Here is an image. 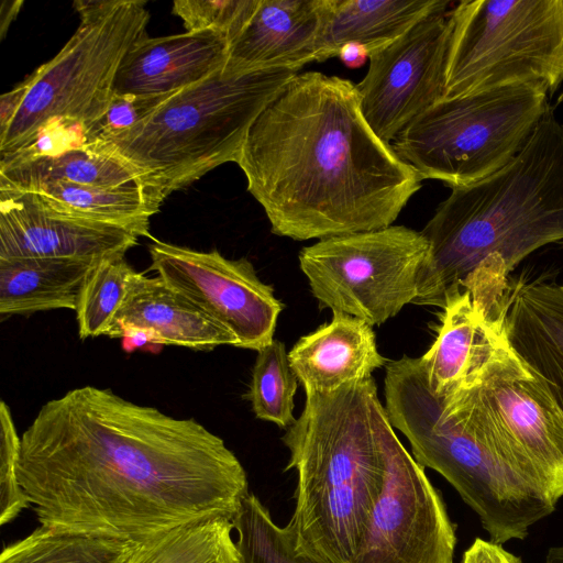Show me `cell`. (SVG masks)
Returning <instances> with one entry per match:
<instances>
[{
	"label": "cell",
	"instance_id": "obj_1",
	"mask_svg": "<svg viewBox=\"0 0 563 563\" xmlns=\"http://www.w3.org/2000/svg\"><path fill=\"white\" fill-rule=\"evenodd\" d=\"M20 483L41 525L142 541L238 514L247 476L224 441L109 388L45 402L21 434Z\"/></svg>",
	"mask_w": 563,
	"mask_h": 563
},
{
	"label": "cell",
	"instance_id": "obj_2",
	"mask_svg": "<svg viewBox=\"0 0 563 563\" xmlns=\"http://www.w3.org/2000/svg\"><path fill=\"white\" fill-rule=\"evenodd\" d=\"M282 440L297 473V551L319 563H453L455 526L373 377L307 395Z\"/></svg>",
	"mask_w": 563,
	"mask_h": 563
},
{
	"label": "cell",
	"instance_id": "obj_3",
	"mask_svg": "<svg viewBox=\"0 0 563 563\" xmlns=\"http://www.w3.org/2000/svg\"><path fill=\"white\" fill-rule=\"evenodd\" d=\"M236 164L272 232L296 241L393 225L422 183L369 126L356 85L319 71L265 107Z\"/></svg>",
	"mask_w": 563,
	"mask_h": 563
},
{
	"label": "cell",
	"instance_id": "obj_4",
	"mask_svg": "<svg viewBox=\"0 0 563 563\" xmlns=\"http://www.w3.org/2000/svg\"><path fill=\"white\" fill-rule=\"evenodd\" d=\"M421 233L429 252L415 303L441 308L461 288L505 298L507 277L523 258L563 244V123L554 108L507 165L452 189Z\"/></svg>",
	"mask_w": 563,
	"mask_h": 563
},
{
	"label": "cell",
	"instance_id": "obj_5",
	"mask_svg": "<svg viewBox=\"0 0 563 563\" xmlns=\"http://www.w3.org/2000/svg\"><path fill=\"white\" fill-rule=\"evenodd\" d=\"M385 410L412 456L441 474L478 515L490 541L525 539L555 510L531 462L477 412L464 391L435 397L419 357L386 364Z\"/></svg>",
	"mask_w": 563,
	"mask_h": 563
},
{
	"label": "cell",
	"instance_id": "obj_6",
	"mask_svg": "<svg viewBox=\"0 0 563 563\" xmlns=\"http://www.w3.org/2000/svg\"><path fill=\"white\" fill-rule=\"evenodd\" d=\"M297 74L232 73L223 67L172 95L131 130L93 142L137 172L148 199L159 209L173 191L222 164L236 163L255 119Z\"/></svg>",
	"mask_w": 563,
	"mask_h": 563
},
{
	"label": "cell",
	"instance_id": "obj_7",
	"mask_svg": "<svg viewBox=\"0 0 563 563\" xmlns=\"http://www.w3.org/2000/svg\"><path fill=\"white\" fill-rule=\"evenodd\" d=\"M542 82L441 99L390 143L420 179L451 189L472 186L507 165L550 107Z\"/></svg>",
	"mask_w": 563,
	"mask_h": 563
},
{
	"label": "cell",
	"instance_id": "obj_8",
	"mask_svg": "<svg viewBox=\"0 0 563 563\" xmlns=\"http://www.w3.org/2000/svg\"><path fill=\"white\" fill-rule=\"evenodd\" d=\"M142 0H77L80 24L64 47L29 78L25 98L4 132L0 156L25 146L46 123L70 119L88 130L109 107L122 58L145 35Z\"/></svg>",
	"mask_w": 563,
	"mask_h": 563
},
{
	"label": "cell",
	"instance_id": "obj_9",
	"mask_svg": "<svg viewBox=\"0 0 563 563\" xmlns=\"http://www.w3.org/2000/svg\"><path fill=\"white\" fill-rule=\"evenodd\" d=\"M442 99L563 82V0H464L448 11Z\"/></svg>",
	"mask_w": 563,
	"mask_h": 563
},
{
	"label": "cell",
	"instance_id": "obj_10",
	"mask_svg": "<svg viewBox=\"0 0 563 563\" xmlns=\"http://www.w3.org/2000/svg\"><path fill=\"white\" fill-rule=\"evenodd\" d=\"M429 244L405 225L332 236L303 247L301 272L319 307L379 325L418 298Z\"/></svg>",
	"mask_w": 563,
	"mask_h": 563
},
{
	"label": "cell",
	"instance_id": "obj_11",
	"mask_svg": "<svg viewBox=\"0 0 563 563\" xmlns=\"http://www.w3.org/2000/svg\"><path fill=\"white\" fill-rule=\"evenodd\" d=\"M152 264L167 285L231 331L241 349L260 351L274 341L283 303L246 258L200 252L153 239Z\"/></svg>",
	"mask_w": 563,
	"mask_h": 563
},
{
	"label": "cell",
	"instance_id": "obj_12",
	"mask_svg": "<svg viewBox=\"0 0 563 563\" xmlns=\"http://www.w3.org/2000/svg\"><path fill=\"white\" fill-rule=\"evenodd\" d=\"M449 36L448 11L438 12L369 55L356 89L365 120L385 143L443 98Z\"/></svg>",
	"mask_w": 563,
	"mask_h": 563
},
{
	"label": "cell",
	"instance_id": "obj_13",
	"mask_svg": "<svg viewBox=\"0 0 563 563\" xmlns=\"http://www.w3.org/2000/svg\"><path fill=\"white\" fill-rule=\"evenodd\" d=\"M464 390L485 421L531 462L558 501L563 496V411L545 382L515 352Z\"/></svg>",
	"mask_w": 563,
	"mask_h": 563
},
{
	"label": "cell",
	"instance_id": "obj_14",
	"mask_svg": "<svg viewBox=\"0 0 563 563\" xmlns=\"http://www.w3.org/2000/svg\"><path fill=\"white\" fill-rule=\"evenodd\" d=\"M137 235L56 212L29 191L0 189V258H68L99 263L124 256Z\"/></svg>",
	"mask_w": 563,
	"mask_h": 563
},
{
	"label": "cell",
	"instance_id": "obj_15",
	"mask_svg": "<svg viewBox=\"0 0 563 563\" xmlns=\"http://www.w3.org/2000/svg\"><path fill=\"white\" fill-rule=\"evenodd\" d=\"M438 335L420 362L431 393L450 397L481 382L488 367L515 354L504 313L487 310L465 289L450 292Z\"/></svg>",
	"mask_w": 563,
	"mask_h": 563
},
{
	"label": "cell",
	"instance_id": "obj_16",
	"mask_svg": "<svg viewBox=\"0 0 563 563\" xmlns=\"http://www.w3.org/2000/svg\"><path fill=\"white\" fill-rule=\"evenodd\" d=\"M327 11L328 0H257L247 22L229 44L224 69L298 71L316 62Z\"/></svg>",
	"mask_w": 563,
	"mask_h": 563
},
{
	"label": "cell",
	"instance_id": "obj_17",
	"mask_svg": "<svg viewBox=\"0 0 563 563\" xmlns=\"http://www.w3.org/2000/svg\"><path fill=\"white\" fill-rule=\"evenodd\" d=\"M110 338L143 335L146 340L209 351L238 346L234 334L209 317L161 277L137 273L106 334Z\"/></svg>",
	"mask_w": 563,
	"mask_h": 563
},
{
	"label": "cell",
	"instance_id": "obj_18",
	"mask_svg": "<svg viewBox=\"0 0 563 563\" xmlns=\"http://www.w3.org/2000/svg\"><path fill=\"white\" fill-rule=\"evenodd\" d=\"M229 41L214 31L185 32L135 41L121 60L114 93L166 95L222 69Z\"/></svg>",
	"mask_w": 563,
	"mask_h": 563
},
{
	"label": "cell",
	"instance_id": "obj_19",
	"mask_svg": "<svg viewBox=\"0 0 563 563\" xmlns=\"http://www.w3.org/2000/svg\"><path fill=\"white\" fill-rule=\"evenodd\" d=\"M288 358L306 396L371 378L387 362L377 350L373 327L341 312H333L330 322L301 336Z\"/></svg>",
	"mask_w": 563,
	"mask_h": 563
},
{
	"label": "cell",
	"instance_id": "obj_20",
	"mask_svg": "<svg viewBox=\"0 0 563 563\" xmlns=\"http://www.w3.org/2000/svg\"><path fill=\"white\" fill-rule=\"evenodd\" d=\"M505 323L512 349L563 411V286L545 277L509 284Z\"/></svg>",
	"mask_w": 563,
	"mask_h": 563
},
{
	"label": "cell",
	"instance_id": "obj_21",
	"mask_svg": "<svg viewBox=\"0 0 563 563\" xmlns=\"http://www.w3.org/2000/svg\"><path fill=\"white\" fill-rule=\"evenodd\" d=\"M448 0H328L316 62L338 56L349 42L369 55L389 45L422 19L448 11Z\"/></svg>",
	"mask_w": 563,
	"mask_h": 563
},
{
	"label": "cell",
	"instance_id": "obj_22",
	"mask_svg": "<svg viewBox=\"0 0 563 563\" xmlns=\"http://www.w3.org/2000/svg\"><path fill=\"white\" fill-rule=\"evenodd\" d=\"M99 263L68 258H0L1 316L62 308L76 311L82 288Z\"/></svg>",
	"mask_w": 563,
	"mask_h": 563
},
{
	"label": "cell",
	"instance_id": "obj_23",
	"mask_svg": "<svg viewBox=\"0 0 563 563\" xmlns=\"http://www.w3.org/2000/svg\"><path fill=\"white\" fill-rule=\"evenodd\" d=\"M57 181L115 187L140 184V177L129 163L97 142L54 156L0 159V189L30 191Z\"/></svg>",
	"mask_w": 563,
	"mask_h": 563
},
{
	"label": "cell",
	"instance_id": "obj_24",
	"mask_svg": "<svg viewBox=\"0 0 563 563\" xmlns=\"http://www.w3.org/2000/svg\"><path fill=\"white\" fill-rule=\"evenodd\" d=\"M29 192L56 212L117 225L137 236L152 238L150 219L159 211L139 183L100 187L57 181Z\"/></svg>",
	"mask_w": 563,
	"mask_h": 563
},
{
	"label": "cell",
	"instance_id": "obj_25",
	"mask_svg": "<svg viewBox=\"0 0 563 563\" xmlns=\"http://www.w3.org/2000/svg\"><path fill=\"white\" fill-rule=\"evenodd\" d=\"M233 529L224 517L184 523L136 542L125 563H243Z\"/></svg>",
	"mask_w": 563,
	"mask_h": 563
},
{
	"label": "cell",
	"instance_id": "obj_26",
	"mask_svg": "<svg viewBox=\"0 0 563 563\" xmlns=\"http://www.w3.org/2000/svg\"><path fill=\"white\" fill-rule=\"evenodd\" d=\"M135 543L41 525L5 547L0 563H125Z\"/></svg>",
	"mask_w": 563,
	"mask_h": 563
},
{
	"label": "cell",
	"instance_id": "obj_27",
	"mask_svg": "<svg viewBox=\"0 0 563 563\" xmlns=\"http://www.w3.org/2000/svg\"><path fill=\"white\" fill-rule=\"evenodd\" d=\"M298 383L282 341L274 340L260 350L249 391L256 418L289 428L296 420L292 412Z\"/></svg>",
	"mask_w": 563,
	"mask_h": 563
},
{
	"label": "cell",
	"instance_id": "obj_28",
	"mask_svg": "<svg viewBox=\"0 0 563 563\" xmlns=\"http://www.w3.org/2000/svg\"><path fill=\"white\" fill-rule=\"evenodd\" d=\"M231 521L243 563H319L297 551L289 528L276 525L269 510L251 493Z\"/></svg>",
	"mask_w": 563,
	"mask_h": 563
},
{
	"label": "cell",
	"instance_id": "obj_29",
	"mask_svg": "<svg viewBox=\"0 0 563 563\" xmlns=\"http://www.w3.org/2000/svg\"><path fill=\"white\" fill-rule=\"evenodd\" d=\"M136 274L124 256L97 264L82 288L76 309L81 340L106 334Z\"/></svg>",
	"mask_w": 563,
	"mask_h": 563
},
{
	"label": "cell",
	"instance_id": "obj_30",
	"mask_svg": "<svg viewBox=\"0 0 563 563\" xmlns=\"http://www.w3.org/2000/svg\"><path fill=\"white\" fill-rule=\"evenodd\" d=\"M257 0H176L173 13L187 32L214 31L230 42L241 32Z\"/></svg>",
	"mask_w": 563,
	"mask_h": 563
},
{
	"label": "cell",
	"instance_id": "obj_31",
	"mask_svg": "<svg viewBox=\"0 0 563 563\" xmlns=\"http://www.w3.org/2000/svg\"><path fill=\"white\" fill-rule=\"evenodd\" d=\"M21 435L18 434L10 407L0 404V523L15 519L30 500L20 483Z\"/></svg>",
	"mask_w": 563,
	"mask_h": 563
},
{
	"label": "cell",
	"instance_id": "obj_32",
	"mask_svg": "<svg viewBox=\"0 0 563 563\" xmlns=\"http://www.w3.org/2000/svg\"><path fill=\"white\" fill-rule=\"evenodd\" d=\"M174 93L155 96L113 93L103 115L88 130V143L107 141L131 130Z\"/></svg>",
	"mask_w": 563,
	"mask_h": 563
},
{
	"label": "cell",
	"instance_id": "obj_33",
	"mask_svg": "<svg viewBox=\"0 0 563 563\" xmlns=\"http://www.w3.org/2000/svg\"><path fill=\"white\" fill-rule=\"evenodd\" d=\"M88 143L87 128L70 119H58L42 126L34 137L19 151L0 159H29L54 156Z\"/></svg>",
	"mask_w": 563,
	"mask_h": 563
},
{
	"label": "cell",
	"instance_id": "obj_34",
	"mask_svg": "<svg viewBox=\"0 0 563 563\" xmlns=\"http://www.w3.org/2000/svg\"><path fill=\"white\" fill-rule=\"evenodd\" d=\"M462 563H522V561L505 550L501 544L476 538L464 552Z\"/></svg>",
	"mask_w": 563,
	"mask_h": 563
},
{
	"label": "cell",
	"instance_id": "obj_35",
	"mask_svg": "<svg viewBox=\"0 0 563 563\" xmlns=\"http://www.w3.org/2000/svg\"><path fill=\"white\" fill-rule=\"evenodd\" d=\"M29 78L0 97V133L4 132L19 111L29 89Z\"/></svg>",
	"mask_w": 563,
	"mask_h": 563
},
{
	"label": "cell",
	"instance_id": "obj_36",
	"mask_svg": "<svg viewBox=\"0 0 563 563\" xmlns=\"http://www.w3.org/2000/svg\"><path fill=\"white\" fill-rule=\"evenodd\" d=\"M338 57L344 66L355 69L362 67L369 59V53L363 44L349 42L340 47Z\"/></svg>",
	"mask_w": 563,
	"mask_h": 563
},
{
	"label": "cell",
	"instance_id": "obj_37",
	"mask_svg": "<svg viewBox=\"0 0 563 563\" xmlns=\"http://www.w3.org/2000/svg\"><path fill=\"white\" fill-rule=\"evenodd\" d=\"M23 1H2L0 8V38L2 40L5 36V33L12 23V21L16 18L20 12L21 5Z\"/></svg>",
	"mask_w": 563,
	"mask_h": 563
},
{
	"label": "cell",
	"instance_id": "obj_38",
	"mask_svg": "<svg viewBox=\"0 0 563 563\" xmlns=\"http://www.w3.org/2000/svg\"><path fill=\"white\" fill-rule=\"evenodd\" d=\"M547 563H563V547H554L548 551Z\"/></svg>",
	"mask_w": 563,
	"mask_h": 563
},
{
	"label": "cell",
	"instance_id": "obj_39",
	"mask_svg": "<svg viewBox=\"0 0 563 563\" xmlns=\"http://www.w3.org/2000/svg\"><path fill=\"white\" fill-rule=\"evenodd\" d=\"M561 102H563V92L558 98V103H561Z\"/></svg>",
	"mask_w": 563,
	"mask_h": 563
}]
</instances>
